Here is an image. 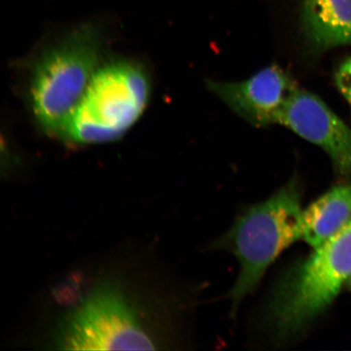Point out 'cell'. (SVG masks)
Segmentation results:
<instances>
[{
	"label": "cell",
	"mask_w": 351,
	"mask_h": 351,
	"mask_svg": "<svg viewBox=\"0 0 351 351\" xmlns=\"http://www.w3.org/2000/svg\"><path fill=\"white\" fill-rule=\"evenodd\" d=\"M104 32L87 22L70 29L40 51L30 69L27 97L35 121L62 136L74 109L103 63Z\"/></svg>",
	"instance_id": "obj_1"
},
{
	"label": "cell",
	"mask_w": 351,
	"mask_h": 351,
	"mask_svg": "<svg viewBox=\"0 0 351 351\" xmlns=\"http://www.w3.org/2000/svg\"><path fill=\"white\" fill-rule=\"evenodd\" d=\"M302 230L300 182L292 178L269 199L245 210L217 240L213 247L230 252L240 263L238 279L229 295L232 313L257 287L279 254L302 239Z\"/></svg>",
	"instance_id": "obj_2"
},
{
	"label": "cell",
	"mask_w": 351,
	"mask_h": 351,
	"mask_svg": "<svg viewBox=\"0 0 351 351\" xmlns=\"http://www.w3.org/2000/svg\"><path fill=\"white\" fill-rule=\"evenodd\" d=\"M351 275V221L276 284L267 310L280 340L297 335L322 313Z\"/></svg>",
	"instance_id": "obj_3"
},
{
	"label": "cell",
	"mask_w": 351,
	"mask_h": 351,
	"mask_svg": "<svg viewBox=\"0 0 351 351\" xmlns=\"http://www.w3.org/2000/svg\"><path fill=\"white\" fill-rule=\"evenodd\" d=\"M151 91L150 77L137 61H103L70 117L61 138L77 145L117 141L142 117Z\"/></svg>",
	"instance_id": "obj_4"
},
{
	"label": "cell",
	"mask_w": 351,
	"mask_h": 351,
	"mask_svg": "<svg viewBox=\"0 0 351 351\" xmlns=\"http://www.w3.org/2000/svg\"><path fill=\"white\" fill-rule=\"evenodd\" d=\"M120 285H98L65 315L55 337L62 350H154L139 311Z\"/></svg>",
	"instance_id": "obj_5"
},
{
	"label": "cell",
	"mask_w": 351,
	"mask_h": 351,
	"mask_svg": "<svg viewBox=\"0 0 351 351\" xmlns=\"http://www.w3.org/2000/svg\"><path fill=\"white\" fill-rule=\"evenodd\" d=\"M278 123L322 147L337 172L351 176V129L322 99L297 88Z\"/></svg>",
	"instance_id": "obj_6"
},
{
	"label": "cell",
	"mask_w": 351,
	"mask_h": 351,
	"mask_svg": "<svg viewBox=\"0 0 351 351\" xmlns=\"http://www.w3.org/2000/svg\"><path fill=\"white\" fill-rule=\"evenodd\" d=\"M207 86L232 111L258 127L278 123L297 89L291 77L278 66H270L243 82L208 80Z\"/></svg>",
	"instance_id": "obj_7"
},
{
	"label": "cell",
	"mask_w": 351,
	"mask_h": 351,
	"mask_svg": "<svg viewBox=\"0 0 351 351\" xmlns=\"http://www.w3.org/2000/svg\"><path fill=\"white\" fill-rule=\"evenodd\" d=\"M302 26L318 50L351 45V0H304Z\"/></svg>",
	"instance_id": "obj_8"
},
{
	"label": "cell",
	"mask_w": 351,
	"mask_h": 351,
	"mask_svg": "<svg viewBox=\"0 0 351 351\" xmlns=\"http://www.w3.org/2000/svg\"><path fill=\"white\" fill-rule=\"evenodd\" d=\"M351 221V186L331 189L304 210L302 239L317 248Z\"/></svg>",
	"instance_id": "obj_9"
},
{
	"label": "cell",
	"mask_w": 351,
	"mask_h": 351,
	"mask_svg": "<svg viewBox=\"0 0 351 351\" xmlns=\"http://www.w3.org/2000/svg\"><path fill=\"white\" fill-rule=\"evenodd\" d=\"M335 81L341 93L351 104V58L340 65L336 73Z\"/></svg>",
	"instance_id": "obj_10"
},
{
	"label": "cell",
	"mask_w": 351,
	"mask_h": 351,
	"mask_svg": "<svg viewBox=\"0 0 351 351\" xmlns=\"http://www.w3.org/2000/svg\"><path fill=\"white\" fill-rule=\"evenodd\" d=\"M348 282H349L350 287H351V275L348 279Z\"/></svg>",
	"instance_id": "obj_11"
}]
</instances>
